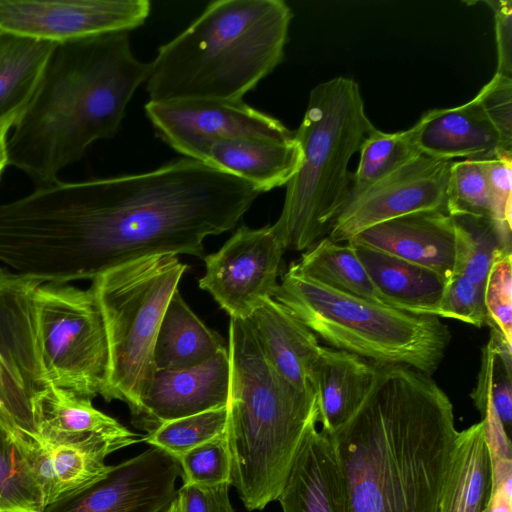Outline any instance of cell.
Listing matches in <instances>:
<instances>
[{"mask_svg":"<svg viewBox=\"0 0 512 512\" xmlns=\"http://www.w3.org/2000/svg\"><path fill=\"white\" fill-rule=\"evenodd\" d=\"M260 194L186 157L143 173L58 180L0 204V263L65 284L153 255L203 257L205 238L234 228Z\"/></svg>","mask_w":512,"mask_h":512,"instance_id":"cell-1","label":"cell"},{"mask_svg":"<svg viewBox=\"0 0 512 512\" xmlns=\"http://www.w3.org/2000/svg\"><path fill=\"white\" fill-rule=\"evenodd\" d=\"M457 434L452 403L431 376L378 365L362 405L329 434L350 512H440Z\"/></svg>","mask_w":512,"mask_h":512,"instance_id":"cell-2","label":"cell"},{"mask_svg":"<svg viewBox=\"0 0 512 512\" xmlns=\"http://www.w3.org/2000/svg\"><path fill=\"white\" fill-rule=\"evenodd\" d=\"M150 63L128 32L56 44L38 88L8 138L9 165L35 188L58 181L96 141L116 135Z\"/></svg>","mask_w":512,"mask_h":512,"instance_id":"cell-3","label":"cell"},{"mask_svg":"<svg viewBox=\"0 0 512 512\" xmlns=\"http://www.w3.org/2000/svg\"><path fill=\"white\" fill-rule=\"evenodd\" d=\"M292 17L283 0L210 2L149 62V101H243L283 61Z\"/></svg>","mask_w":512,"mask_h":512,"instance_id":"cell-4","label":"cell"},{"mask_svg":"<svg viewBox=\"0 0 512 512\" xmlns=\"http://www.w3.org/2000/svg\"><path fill=\"white\" fill-rule=\"evenodd\" d=\"M227 350L230 486L247 510H262L277 500L309 425L319 419L316 397L273 368L247 319L230 318Z\"/></svg>","mask_w":512,"mask_h":512,"instance_id":"cell-5","label":"cell"},{"mask_svg":"<svg viewBox=\"0 0 512 512\" xmlns=\"http://www.w3.org/2000/svg\"><path fill=\"white\" fill-rule=\"evenodd\" d=\"M373 127L353 79L335 77L311 90L294 132L301 163L286 184L282 211L271 225L285 250H307L329 233L349 196L350 160Z\"/></svg>","mask_w":512,"mask_h":512,"instance_id":"cell-6","label":"cell"},{"mask_svg":"<svg viewBox=\"0 0 512 512\" xmlns=\"http://www.w3.org/2000/svg\"><path fill=\"white\" fill-rule=\"evenodd\" d=\"M273 299L335 349L377 365H403L432 376L451 338L441 318L345 294L302 275L293 263Z\"/></svg>","mask_w":512,"mask_h":512,"instance_id":"cell-7","label":"cell"},{"mask_svg":"<svg viewBox=\"0 0 512 512\" xmlns=\"http://www.w3.org/2000/svg\"><path fill=\"white\" fill-rule=\"evenodd\" d=\"M187 265L171 254L140 258L92 280L108 339L106 401H124L135 417L154 371L153 352L166 307Z\"/></svg>","mask_w":512,"mask_h":512,"instance_id":"cell-8","label":"cell"},{"mask_svg":"<svg viewBox=\"0 0 512 512\" xmlns=\"http://www.w3.org/2000/svg\"><path fill=\"white\" fill-rule=\"evenodd\" d=\"M34 307L40 358L51 384L91 399L105 398L108 339L91 287L40 283Z\"/></svg>","mask_w":512,"mask_h":512,"instance_id":"cell-9","label":"cell"},{"mask_svg":"<svg viewBox=\"0 0 512 512\" xmlns=\"http://www.w3.org/2000/svg\"><path fill=\"white\" fill-rule=\"evenodd\" d=\"M148 0H0V32L63 44L143 25Z\"/></svg>","mask_w":512,"mask_h":512,"instance_id":"cell-10","label":"cell"},{"mask_svg":"<svg viewBox=\"0 0 512 512\" xmlns=\"http://www.w3.org/2000/svg\"><path fill=\"white\" fill-rule=\"evenodd\" d=\"M285 249L271 225L241 226L215 253L204 257L199 287L235 319H247L273 298Z\"/></svg>","mask_w":512,"mask_h":512,"instance_id":"cell-11","label":"cell"},{"mask_svg":"<svg viewBox=\"0 0 512 512\" xmlns=\"http://www.w3.org/2000/svg\"><path fill=\"white\" fill-rule=\"evenodd\" d=\"M144 108L158 137L184 157L202 162L208 147L218 140L294 136L280 120L244 101H148Z\"/></svg>","mask_w":512,"mask_h":512,"instance_id":"cell-12","label":"cell"},{"mask_svg":"<svg viewBox=\"0 0 512 512\" xmlns=\"http://www.w3.org/2000/svg\"><path fill=\"white\" fill-rule=\"evenodd\" d=\"M451 163L421 154L358 194L349 196L334 219L328 237L344 243L381 222L419 211L446 210Z\"/></svg>","mask_w":512,"mask_h":512,"instance_id":"cell-13","label":"cell"},{"mask_svg":"<svg viewBox=\"0 0 512 512\" xmlns=\"http://www.w3.org/2000/svg\"><path fill=\"white\" fill-rule=\"evenodd\" d=\"M179 477L177 459L151 446L41 512H162L177 493Z\"/></svg>","mask_w":512,"mask_h":512,"instance_id":"cell-14","label":"cell"},{"mask_svg":"<svg viewBox=\"0 0 512 512\" xmlns=\"http://www.w3.org/2000/svg\"><path fill=\"white\" fill-rule=\"evenodd\" d=\"M229 383L226 347L197 366L155 370L142 392L135 422L151 432L162 423L226 406Z\"/></svg>","mask_w":512,"mask_h":512,"instance_id":"cell-15","label":"cell"},{"mask_svg":"<svg viewBox=\"0 0 512 512\" xmlns=\"http://www.w3.org/2000/svg\"><path fill=\"white\" fill-rule=\"evenodd\" d=\"M132 444L135 442L131 440L100 436L79 442H51L20 432L16 445L40 489L44 508L103 476L110 467L106 457Z\"/></svg>","mask_w":512,"mask_h":512,"instance_id":"cell-16","label":"cell"},{"mask_svg":"<svg viewBox=\"0 0 512 512\" xmlns=\"http://www.w3.org/2000/svg\"><path fill=\"white\" fill-rule=\"evenodd\" d=\"M349 241L427 267L446 280L454 272L455 226L452 216L443 209L419 211L381 222Z\"/></svg>","mask_w":512,"mask_h":512,"instance_id":"cell-17","label":"cell"},{"mask_svg":"<svg viewBox=\"0 0 512 512\" xmlns=\"http://www.w3.org/2000/svg\"><path fill=\"white\" fill-rule=\"evenodd\" d=\"M317 422L309 425L277 498L282 512H350L334 443Z\"/></svg>","mask_w":512,"mask_h":512,"instance_id":"cell-18","label":"cell"},{"mask_svg":"<svg viewBox=\"0 0 512 512\" xmlns=\"http://www.w3.org/2000/svg\"><path fill=\"white\" fill-rule=\"evenodd\" d=\"M413 127L420 152L437 159H486L506 150L476 97L457 107L431 109Z\"/></svg>","mask_w":512,"mask_h":512,"instance_id":"cell-19","label":"cell"},{"mask_svg":"<svg viewBox=\"0 0 512 512\" xmlns=\"http://www.w3.org/2000/svg\"><path fill=\"white\" fill-rule=\"evenodd\" d=\"M378 365L356 354L321 346L310 375L322 431L331 434L359 409L371 391Z\"/></svg>","mask_w":512,"mask_h":512,"instance_id":"cell-20","label":"cell"},{"mask_svg":"<svg viewBox=\"0 0 512 512\" xmlns=\"http://www.w3.org/2000/svg\"><path fill=\"white\" fill-rule=\"evenodd\" d=\"M247 320L273 368L295 387L311 389V371L321 350L317 336L273 298L262 302Z\"/></svg>","mask_w":512,"mask_h":512,"instance_id":"cell-21","label":"cell"},{"mask_svg":"<svg viewBox=\"0 0 512 512\" xmlns=\"http://www.w3.org/2000/svg\"><path fill=\"white\" fill-rule=\"evenodd\" d=\"M302 159L300 145L290 139L237 137L212 143L203 162L234 175L261 193L286 185Z\"/></svg>","mask_w":512,"mask_h":512,"instance_id":"cell-22","label":"cell"},{"mask_svg":"<svg viewBox=\"0 0 512 512\" xmlns=\"http://www.w3.org/2000/svg\"><path fill=\"white\" fill-rule=\"evenodd\" d=\"M386 306L436 316L447 280L427 267L348 241ZM437 317V316H436Z\"/></svg>","mask_w":512,"mask_h":512,"instance_id":"cell-23","label":"cell"},{"mask_svg":"<svg viewBox=\"0 0 512 512\" xmlns=\"http://www.w3.org/2000/svg\"><path fill=\"white\" fill-rule=\"evenodd\" d=\"M33 416L35 434L51 442H79L94 436L145 441V436L96 409L91 398L55 386L37 398Z\"/></svg>","mask_w":512,"mask_h":512,"instance_id":"cell-24","label":"cell"},{"mask_svg":"<svg viewBox=\"0 0 512 512\" xmlns=\"http://www.w3.org/2000/svg\"><path fill=\"white\" fill-rule=\"evenodd\" d=\"M492 493V462L482 420L458 432L440 512H483Z\"/></svg>","mask_w":512,"mask_h":512,"instance_id":"cell-25","label":"cell"},{"mask_svg":"<svg viewBox=\"0 0 512 512\" xmlns=\"http://www.w3.org/2000/svg\"><path fill=\"white\" fill-rule=\"evenodd\" d=\"M222 338L191 310L177 289L161 320L155 340V370L200 365L223 349Z\"/></svg>","mask_w":512,"mask_h":512,"instance_id":"cell-26","label":"cell"},{"mask_svg":"<svg viewBox=\"0 0 512 512\" xmlns=\"http://www.w3.org/2000/svg\"><path fill=\"white\" fill-rule=\"evenodd\" d=\"M55 45L0 32V121L19 120Z\"/></svg>","mask_w":512,"mask_h":512,"instance_id":"cell-27","label":"cell"},{"mask_svg":"<svg viewBox=\"0 0 512 512\" xmlns=\"http://www.w3.org/2000/svg\"><path fill=\"white\" fill-rule=\"evenodd\" d=\"M345 243L326 236L305 250L293 265L299 273L322 285L385 305L354 249Z\"/></svg>","mask_w":512,"mask_h":512,"instance_id":"cell-28","label":"cell"},{"mask_svg":"<svg viewBox=\"0 0 512 512\" xmlns=\"http://www.w3.org/2000/svg\"><path fill=\"white\" fill-rule=\"evenodd\" d=\"M455 226L454 272L484 288L496 254L511 249V231L485 216H452Z\"/></svg>","mask_w":512,"mask_h":512,"instance_id":"cell-29","label":"cell"},{"mask_svg":"<svg viewBox=\"0 0 512 512\" xmlns=\"http://www.w3.org/2000/svg\"><path fill=\"white\" fill-rule=\"evenodd\" d=\"M359 153L349 196L358 194L422 154L413 126L395 133L382 132L374 126L364 139Z\"/></svg>","mask_w":512,"mask_h":512,"instance_id":"cell-30","label":"cell"},{"mask_svg":"<svg viewBox=\"0 0 512 512\" xmlns=\"http://www.w3.org/2000/svg\"><path fill=\"white\" fill-rule=\"evenodd\" d=\"M228 407L200 412L162 423L145 436V442L175 458L227 431Z\"/></svg>","mask_w":512,"mask_h":512,"instance_id":"cell-31","label":"cell"},{"mask_svg":"<svg viewBox=\"0 0 512 512\" xmlns=\"http://www.w3.org/2000/svg\"><path fill=\"white\" fill-rule=\"evenodd\" d=\"M40 489L15 440L0 435V512H41Z\"/></svg>","mask_w":512,"mask_h":512,"instance_id":"cell-32","label":"cell"},{"mask_svg":"<svg viewBox=\"0 0 512 512\" xmlns=\"http://www.w3.org/2000/svg\"><path fill=\"white\" fill-rule=\"evenodd\" d=\"M446 211L451 216L474 215L493 219V200L482 159L451 163Z\"/></svg>","mask_w":512,"mask_h":512,"instance_id":"cell-33","label":"cell"},{"mask_svg":"<svg viewBox=\"0 0 512 512\" xmlns=\"http://www.w3.org/2000/svg\"><path fill=\"white\" fill-rule=\"evenodd\" d=\"M183 485L202 490L230 485L231 454L226 433L176 457Z\"/></svg>","mask_w":512,"mask_h":512,"instance_id":"cell-34","label":"cell"},{"mask_svg":"<svg viewBox=\"0 0 512 512\" xmlns=\"http://www.w3.org/2000/svg\"><path fill=\"white\" fill-rule=\"evenodd\" d=\"M487 325L498 329L512 345V252L500 250L490 267L484 285Z\"/></svg>","mask_w":512,"mask_h":512,"instance_id":"cell-35","label":"cell"},{"mask_svg":"<svg viewBox=\"0 0 512 512\" xmlns=\"http://www.w3.org/2000/svg\"><path fill=\"white\" fill-rule=\"evenodd\" d=\"M16 349L15 338L0 313V409L20 432L35 434L33 409L14 381Z\"/></svg>","mask_w":512,"mask_h":512,"instance_id":"cell-36","label":"cell"},{"mask_svg":"<svg viewBox=\"0 0 512 512\" xmlns=\"http://www.w3.org/2000/svg\"><path fill=\"white\" fill-rule=\"evenodd\" d=\"M436 316L459 320L478 328L487 325L484 288L462 274L447 280Z\"/></svg>","mask_w":512,"mask_h":512,"instance_id":"cell-37","label":"cell"},{"mask_svg":"<svg viewBox=\"0 0 512 512\" xmlns=\"http://www.w3.org/2000/svg\"><path fill=\"white\" fill-rule=\"evenodd\" d=\"M475 97L498 132L504 148L512 151V78L495 73Z\"/></svg>","mask_w":512,"mask_h":512,"instance_id":"cell-38","label":"cell"},{"mask_svg":"<svg viewBox=\"0 0 512 512\" xmlns=\"http://www.w3.org/2000/svg\"><path fill=\"white\" fill-rule=\"evenodd\" d=\"M493 200V220L507 231L512 230V151L500 150L482 159Z\"/></svg>","mask_w":512,"mask_h":512,"instance_id":"cell-39","label":"cell"},{"mask_svg":"<svg viewBox=\"0 0 512 512\" xmlns=\"http://www.w3.org/2000/svg\"><path fill=\"white\" fill-rule=\"evenodd\" d=\"M485 3L494 15L497 48L495 73L512 78V1L490 0Z\"/></svg>","mask_w":512,"mask_h":512,"instance_id":"cell-40","label":"cell"},{"mask_svg":"<svg viewBox=\"0 0 512 512\" xmlns=\"http://www.w3.org/2000/svg\"><path fill=\"white\" fill-rule=\"evenodd\" d=\"M512 511V480L498 485L492 490L489 502L483 512Z\"/></svg>","mask_w":512,"mask_h":512,"instance_id":"cell-41","label":"cell"},{"mask_svg":"<svg viewBox=\"0 0 512 512\" xmlns=\"http://www.w3.org/2000/svg\"><path fill=\"white\" fill-rule=\"evenodd\" d=\"M178 491L181 494L184 512H209L208 500L202 489L182 485Z\"/></svg>","mask_w":512,"mask_h":512,"instance_id":"cell-42","label":"cell"},{"mask_svg":"<svg viewBox=\"0 0 512 512\" xmlns=\"http://www.w3.org/2000/svg\"><path fill=\"white\" fill-rule=\"evenodd\" d=\"M229 484L203 490L206 494L209 512H235L229 497Z\"/></svg>","mask_w":512,"mask_h":512,"instance_id":"cell-43","label":"cell"},{"mask_svg":"<svg viewBox=\"0 0 512 512\" xmlns=\"http://www.w3.org/2000/svg\"><path fill=\"white\" fill-rule=\"evenodd\" d=\"M16 123L15 119L0 121V179L5 168L9 165L8 138L10 131Z\"/></svg>","mask_w":512,"mask_h":512,"instance_id":"cell-44","label":"cell"},{"mask_svg":"<svg viewBox=\"0 0 512 512\" xmlns=\"http://www.w3.org/2000/svg\"><path fill=\"white\" fill-rule=\"evenodd\" d=\"M0 435L8 436L18 441L20 431L11 421V419L0 409Z\"/></svg>","mask_w":512,"mask_h":512,"instance_id":"cell-45","label":"cell"},{"mask_svg":"<svg viewBox=\"0 0 512 512\" xmlns=\"http://www.w3.org/2000/svg\"><path fill=\"white\" fill-rule=\"evenodd\" d=\"M162 512H184L181 494L178 490L173 500Z\"/></svg>","mask_w":512,"mask_h":512,"instance_id":"cell-46","label":"cell"}]
</instances>
